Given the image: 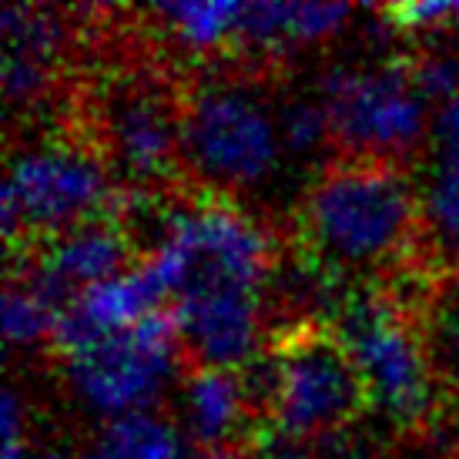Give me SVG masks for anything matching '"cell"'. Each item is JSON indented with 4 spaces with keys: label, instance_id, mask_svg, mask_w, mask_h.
<instances>
[{
    "label": "cell",
    "instance_id": "obj_7",
    "mask_svg": "<svg viewBox=\"0 0 459 459\" xmlns=\"http://www.w3.org/2000/svg\"><path fill=\"white\" fill-rule=\"evenodd\" d=\"M345 356L356 369L359 383L379 416L395 426H420L436 406V372L429 339L406 322V316L385 295H349L335 332Z\"/></svg>",
    "mask_w": 459,
    "mask_h": 459
},
{
    "label": "cell",
    "instance_id": "obj_18",
    "mask_svg": "<svg viewBox=\"0 0 459 459\" xmlns=\"http://www.w3.org/2000/svg\"><path fill=\"white\" fill-rule=\"evenodd\" d=\"M61 312L65 308L57 306L27 272L11 275L7 289H4V316H0L7 349L24 352V349H38L48 342L54 345Z\"/></svg>",
    "mask_w": 459,
    "mask_h": 459
},
{
    "label": "cell",
    "instance_id": "obj_22",
    "mask_svg": "<svg viewBox=\"0 0 459 459\" xmlns=\"http://www.w3.org/2000/svg\"><path fill=\"white\" fill-rule=\"evenodd\" d=\"M429 352H433L439 379L459 389V295L449 292L429 325Z\"/></svg>",
    "mask_w": 459,
    "mask_h": 459
},
{
    "label": "cell",
    "instance_id": "obj_13",
    "mask_svg": "<svg viewBox=\"0 0 459 459\" xmlns=\"http://www.w3.org/2000/svg\"><path fill=\"white\" fill-rule=\"evenodd\" d=\"M252 406L255 399L242 369L195 366L178 383V426L202 453L235 446Z\"/></svg>",
    "mask_w": 459,
    "mask_h": 459
},
{
    "label": "cell",
    "instance_id": "obj_25",
    "mask_svg": "<svg viewBox=\"0 0 459 459\" xmlns=\"http://www.w3.org/2000/svg\"><path fill=\"white\" fill-rule=\"evenodd\" d=\"M198 459H262V456L248 453L242 446H221V449H204V453H198Z\"/></svg>",
    "mask_w": 459,
    "mask_h": 459
},
{
    "label": "cell",
    "instance_id": "obj_12",
    "mask_svg": "<svg viewBox=\"0 0 459 459\" xmlns=\"http://www.w3.org/2000/svg\"><path fill=\"white\" fill-rule=\"evenodd\" d=\"M165 292L158 289V281L148 275V268L131 265L115 279L91 285L84 292H77L61 312L54 345L57 352H74L91 342H101L111 335L134 329L141 322L165 308Z\"/></svg>",
    "mask_w": 459,
    "mask_h": 459
},
{
    "label": "cell",
    "instance_id": "obj_23",
    "mask_svg": "<svg viewBox=\"0 0 459 459\" xmlns=\"http://www.w3.org/2000/svg\"><path fill=\"white\" fill-rule=\"evenodd\" d=\"M383 17H385V24L395 27V30L443 34V30H453L456 4H449V0H409V4L385 7Z\"/></svg>",
    "mask_w": 459,
    "mask_h": 459
},
{
    "label": "cell",
    "instance_id": "obj_26",
    "mask_svg": "<svg viewBox=\"0 0 459 459\" xmlns=\"http://www.w3.org/2000/svg\"><path fill=\"white\" fill-rule=\"evenodd\" d=\"M453 292L459 295V255H456V262H453Z\"/></svg>",
    "mask_w": 459,
    "mask_h": 459
},
{
    "label": "cell",
    "instance_id": "obj_21",
    "mask_svg": "<svg viewBox=\"0 0 459 459\" xmlns=\"http://www.w3.org/2000/svg\"><path fill=\"white\" fill-rule=\"evenodd\" d=\"M409 74L422 98L439 108L459 94V54L446 48H429L409 61Z\"/></svg>",
    "mask_w": 459,
    "mask_h": 459
},
{
    "label": "cell",
    "instance_id": "obj_29",
    "mask_svg": "<svg viewBox=\"0 0 459 459\" xmlns=\"http://www.w3.org/2000/svg\"><path fill=\"white\" fill-rule=\"evenodd\" d=\"M456 443H459V422H456Z\"/></svg>",
    "mask_w": 459,
    "mask_h": 459
},
{
    "label": "cell",
    "instance_id": "obj_8",
    "mask_svg": "<svg viewBox=\"0 0 459 459\" xmlns=\"http://www.w3.org/2000/svg\"><path fill=\"white\" fill-rule=\"evenodd\" d=\"M71 399L88 416L115 422L134 412H154L181 376V339L168 308L134 329L61 356Z\"/></svg>",
    "mask_w": 459,
    "mask_h": 459
},
{
    "label": "cell",
    "instance_id": "obj_2",
    "mask_svg": "<svg viewBox=\"0 0 459 459\" xmlns=\"http://www.w3.org/2000/svg\"><path fill=\"white\" fill-rule=\"evenodd\" d=\"M168 306L185 292L242 289L265 292L275 272V242L255 215L221 198L168 208L141 258Z\"/></svg>",
    "mask_w": 459,
    "mask_h": 459
},
{
    "label": "cell",
    "instance_id": "obj_6",
    "mask_svg": "<svg viewBox=\"0 0 459 459\" xmlns=\"http://www.w3.org/2000/svg\"><path fill=\"white\" fill-rule=\"evenodd\" d=\"M242 372L255 406L272 416V433L295 443H319L339 433L366 403L342 342L322 332H299L275 356H262Z\"/></svg>",
    "mask_w": 459,
    "mask_h": 459
},
{
    "label": "cell",
    "instance_id": "obj_3",
    "mask_svg": "<svg viewBox=\"0 0 459 459\" xmlns=\"http://www.w3.org/2000/svg\"><path fill=\"white\" fill-rule=\"evenodd\" d=\"M181 111V161L215 192H258L279 178V101L245 77L198 81Z\"/></svg>",
    "mask_w": 459,
    "mask_h": 459
},
{
    "label": "cell",
    "instance_id": "obj_17",
    "mask_svg": "<svg viewBox=\"0 0 459 459\" xmlns=\"http://www.w3.org/2000/svg\"><path fill=\"white\" fill-rule=\"evenodd\" d=\"M152 13L181 51L212 54L238 44L245 4H235V0H181V4L154 7Z\"/></svg>",
    "mask_w": 459,
    "mask_h": 459
},
{
    "label": "cell",
    "instance_id": "obj_11",
    "mask_svg": "<svg viewBox=\"0 0 459 459\" xmlns=\"http://www.w3.org/2000/svg\"><path fill=\"white\" fill-rule=\"evenodd\" d=\"M131 255V235L121 229L117 218L104 215L48 238L27 275L65 308L77 292L128 272Z\"/></svg>",
    "mask_w": 459,
    "mask_h": 459
},
{
    "label": "cell",
    "instance_id": "obj_5",
    "mask_svg": "<svg viewBox=\"0 0 459 459\" xmlns=\"http://www.w3.org/2000/svg\"><path fill=\"white\" fill-rule=\"evenodd\" d=\"M316 94L329 117L332 144L349 154V161L399 165L429 144L436 108L420 94L409 65H332Z\"/></svg>",
    "mask_w": 459,
    "mask_h": 459
},
{
    "label": "cell",
    "instance_id": "obj_24",
    "mask_svg": "<svg viewBox=\"0 0 459 459\" xmlns=\"http://www.w3.org/2000/svg\"><path fill=\"white\" fill-rule=\"evenodd\" d=\"M27 403L17 389H7L0 399V459H27Z\"/></svg>",
    "mask_w": 459,
    "mask_h": 459
},
{
    "label": "cell",
    "instance_id": "obj_10",
    "mask_svg": "<svg viewBox=\"0 0 459 459\" xmlns=\"http://www.w3.org/2000/svg\"><path fill=\"white\" fill-rule=\"evenodd\" d=\"M168 316L178 329L195 366L248 369L262 359L265 342V299L242 289H204L178 295Z\"/></svg>",
    "mask_w": 459,
    "mask_h": 459
},
{
    "label": "cell",
    "instance_id": "obj_4",
    "mask_svg": "<svg viewBox=\"0 0 459 459\" xmlns=\"http://www.w3.org/2000/svg\"><path fill=\"white\" fill-rule=\"evenodd\" d=\"M115 202V168L101 152L74 138H40L17 148L7 161L0 218L7 242L57 238L108 215Z\"/></svg>",
    "mask_w": 459,
    "mask_h": 459
},
{
    "label": "cell",
    "instance_id": "obj_19",
    "mask_svg": "<svg viewBox=\"0 0 459 459\" xmlns=\"http://www.w3.org/2000/svg\"><path fill=\"white\" fill-rule=\"evenodd\" d=\"M0 27H4V57L57 67L67 34L61 13L34 7V4H11V7H4Z\"/></svg>",
    "mask_w": 459,
    "mask_h": 459
},
{
    "label": "cell",
    "instance_id": "obj_27",
    "mask_svg": "<svg viewBox=\"0 0 459 459\" xmlns=\"http://www.w3.org/2000/svg\"><path fill=\"white\" fill-rule=\"evenodd\" d=\"M27 459H61L57 453H30Z\"/></svg>",
    "mask_w": 459,
    "mask_h": 459
},
{
    "label": "cell",
    "instance_id": "obj_20",
    "mask_svg": "<svg viewBox=\"0 0 459 459\" xmlns=\"http://www.w3.org/2000/svg\"><path fill=\"white\" fill-rule=\"evenodd\" d=\"M279 128L285 152L295 158H312L332 144L329 117L319 94H285L279 101Z\"/></svg>",
    "mask_w": 459,
    "mask_h": 459
},
{
    "label": "cell",
    "instance_id": "obj_16",
    "mask_svg": "<svg viewBox=\"0 0 459 459\" xmlns=\"http://www.w3.org/2000/svg\"><path fill=\"white\" fill-rule=\"evenodd\" d=\"M77 459H198L192 439L161 412H134L104 422L98 439Z\"/></svg>",
    "mask_w": 459,
    "mask_h": 459
},
{
    "label": "cell",
    "instance_id": "obj_14",
    "mask_svg": "<svg viewBox=\"0 0 459 459\" xmlns=\"http://www.w3.org/2000/svg\"><path fill=\"white\" fill-rule=\"evenodd\" d=\"M356 11L335 0H255L245 4L238 44L252 51H306L349 30Z\"/></svg>",
    "mask_w": 459,
    "mask_h": 459
},
{
    "label": "cell",
    "instance_id": "obj_1",
    "mask_svg": "<svg viewBox=\"0 0 459 459\" xmlns=\"http://www.w3.org/2000/svg\"><path fill=\"white\" fill-rule=\"evenodd\" d=\"M422 221L420 188L399 165L339 161L308 185L299 229L325 268L372 272L403 258Z\"/></svg>",
    "mask_w": 459,
    "mask_h": 459
},
{
    "label": "cell",
    "instance_id": "obj_9",
    "mask_svg": "<svg viewBox=\"0 0 459 459\" xmlns=\"http://www.w3.org/2000/svg\"><path fill=\"white\" fill-rule=\"evenodd\" d=\"M104 158L134 185L161 181L181 161V111L152 81H121L101 108Z\"/></svg>",
    "mask_w": 459,
    "mask_h": 459
},
{
    "label": "cell",
    "instance_id": "obj_15",
    "mask_svg": "<svg viewBox=\"0 0 459 459\" xmlns=\"http://www.w3.org/2000/svg\"><path fill=\"white\" fill-rule=\"evenodd\" d=\"M422 229L459 255V94L433 111L429 161L420 185Z\"/></svg>",
    "mask_w": 459,
    "mask_h": 459
},
{
    "label": "cell",
    "instance_id": "obj_28",
    "mask_svg": "<svg viewBox=\"0 0 459 459\" xmlns=\"http://www.w3.org/2000/svg\"><path fill=\"white\" fill-rule=\"evenodd\" d=\"M453 30L459 34V4H456V21H453Z\"/></svg>",
    "mask_w": 459,
    "mask_h": 459
}]
</instances>
